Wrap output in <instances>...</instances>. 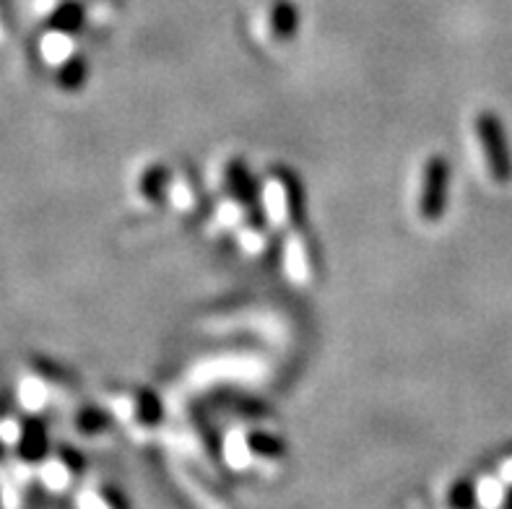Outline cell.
<instances>
[{
  "label": "cell",
  "instance_id": "1",
  "mask_svg": "<svg viewBox=\"0 0 512 509\" xmlns=\"http://www.w3.org/2000/svg\"><path fill=\"white\" fill-rule=\"evenodd\" d=\"M445 200H448V167L442 156H432L424 167L422 187H419V216L437 221L445 211Z\"/></svg>",
  "mask_w": 512,
  "mask_h": 509
},
{
  "label": "cell",
  "instance_id": "2",
  "mask_svg": "<svg viewBox=\"0 0 512 509\" xmlns=\"http://www.w3.org/2000/svg\"><path fill=\"white\" fill-rule=\"evenodd\" d=\"M479 138H481V146H484V154H487V162L492 164L494 172L505 174L507 154H505V146H502L500 125H494V120H489V115H484L479 120Z\"/></svg>",
  "mask_w": 512,
  "mask_h": 509
},
{
  "label": "cell",
  "instance_id": "3",
  "mask_svg": "<svg viewBox=\"0 0 512 509\" xmlns=\"http://www.w3.org/2000/svg\"><path fill=\"white\" fill-rule=\"evenodd\" d=\"M266 208L268 216H271L276 224H284L289 211H292V193H289V185H286V182H271V185H268Z\"/></svg>",
  "mask_w": 512,
  "mask_h": 509
},
{
  "label": "cell",
  "instance_id": "4",
  "mask_svg": "<svg viewBox=\"0 0 512 509\" xmlns=\"http://www.w3.org/2000/svg\"><path fill=\"white\" fill-rule=\"evenodd\" d=\"M294 26H297V8L292 3H279L273 8L271 16V32L279 39H289L294 34Z\"/></svg>",
  "mask_w": 512,
  "mask_h": 509
}]
</instances>
